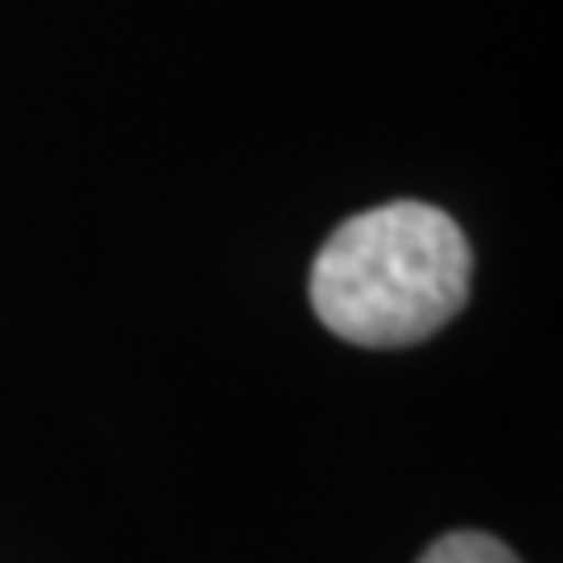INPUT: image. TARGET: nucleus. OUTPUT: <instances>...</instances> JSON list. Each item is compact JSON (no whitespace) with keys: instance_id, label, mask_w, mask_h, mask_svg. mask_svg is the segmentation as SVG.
Instances as JSON below:
<instances>
[{"instance_id":"nucleus-2","label":"nucleus","mask_w":563,"mask_h":563,"mask_svg":"<svg viewBox=\"0 0 563 563\" xmlns=\"http://www.w3.org/2000/svg\"><path fill=\"white\" fill-rule=\"evenodd\" d=\"M418 563H521L498 536H484V531H451L442 540H432L422 550Z\"/></svg>"},{"instance_id":"nucleus-1","label":"nucleus","mask_w":563,"mask_h":563,"mask_svg":"<svg viewBox=\"0 0 563 563\" xmlns=\"http://www.w3.org/2000/svg\"><path fill=\"white\" fill-rule=\"evenodd\" d=\"M474 254L442 207L385 202L347 217L310 268V306L357 347H413L470 301Z\"/></svg>"}]
</instances>
